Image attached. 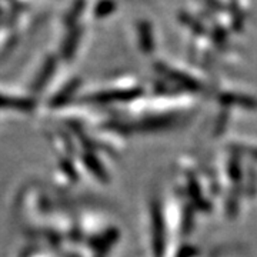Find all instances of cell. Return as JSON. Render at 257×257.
<instances>
[{
	"label": "cell",
	"mask_w": 257,
	"mask_h": 257,
	"mask_svg": "<svg viewBox=\"0 0 257 257\" xmlns=\"http://www.w3.org/2000/svg\"><path fill=\"white\" fill-rule=\"evenodd\" d=\"M114 10H116V3L113 0H99L94 5L93 13H94L96 18L103 19L106 18V16H109V15H111Z\"/></svg>",
	"instance_id": "obj_1"
},
{
	"label": "cell",
	"mask_w": 257,
	"mask_h": 257,
	"mask_svg": "<svg viewBox=\"0 0 257 257\" xmlns=\"http://www.w3.org/2000/svg\"><path fill=\"white\" fill-rule=\"evenodd\" d=\"M139 36L142 40V46L146 50H152L153 42H152V30L150 25L147 22H140L139 23Z\"/></svg>",
	"instance_id": "obj_2"
},
{
	"label": "cell",
	"mask_w": 257,
	"mask_h": 257,
	"mask_svg": "<svg viewBox=\"0 0 257 257\" xmlns=\"http://www.w3.org/2000/svg\"><path fill=\"white\" fill-rule=\"evenodd\" d=\"M83 9H84V0H74L72 8H70V10L66 15V22L67 23H74V20L80 16Z\"/></svg>",
	"instance_id": "obj_3"
}]
</instances>
